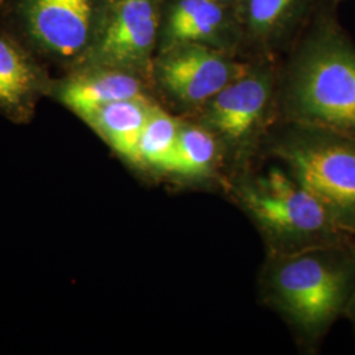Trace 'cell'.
Masks as SVG:
<instances>
[{"label": "cell", "mask_w": 355, "mask_h": 355, "mask_svg": "<svg viewBox=\"0 0 355 355\" xmlns=\"http://www.w3.org/2000/svg\"><path fill=\"white\" fill-rule=\"evenodd\" d=\"M355 286V245L306 248L277 267L272 287L283 308L318 337L345 312Z\"/></svg>", "instance_id": "obj_1"}, {"label": "cell", "mask_w": 355, "mask_h": 355, "mask_svg": "<svg viewBox=\"0 0 355 355\" xmlns=\"http://www.w3.org/2000/svg\"><path fill=\"white\" fill-rule=\"evenodd\" d=\"M292 105L306 127L355 139V49L328 31L297 66Z\"/></svg>", "instance_id": "obj_2"}, {"label": "cell", "mask_w": 355, "mask_h": 355, "mask_svg": "<svg viewBox=\"0 0 355 355\" xmlns=\"http://www.w3.org/2000/svg\"><path fill=\"white\" fill-rule=\"evenodd\" d=\"M242 200L265 228L295 237L306 248L355 245L354 233L345 228L316 195L278 168L245 187Z\"/></svg>", "instance_id": "obj_3"}, {"label": "cell", "mask_w": 355, "mask_h": 355, "mask_svg": "<svg viewBox=\"0 0 355 355\" xmlns=\"http://www.w3.org/2000/svg\"><path fill=\"white\" fill-rule=\"evenodd\" d=\"M278 153L292 177L316 195L345 228L355 234V139L308 127Z\"/></svg>", "instance_id": "obj_4"}, {"label": "cell", "mask_w": 355, "mask_h": 355, "mask_svg": "<svg viewBox=\"0 0 355 355\" xmlns=\"http://www.w3.org/2000/svg\"><path fill=\"white\" fill-rule=\"evenodd\" d=\"M157 29V0H110L94 42L79 66H105L135 73L149 62Z\"/></svg>", "instance_id": "obj_5"}, {"label": "cell", "mask_w": 355, "mask_h": 355, "mask_svg": "<svg viewBox=\"0 0 355 355\" xmlns=\"http://www.w3.org/2000/svg\"><path fill=\"white\" fill-rule=\"evenodd\" d=\"M21 16L40 49L80 64L98 31V0H24Z\"/></svg>", "instance_id": "obj_6"}, {"label": "cell", "mask_w": 355, "mask_h": 355, "mask_svg": "<svg viewBox=\"0 0 355 355\" xmlns=\"http://www.w3.org/2000/svg\"><path fill=\"white\" fill-rule=\"evenodd\" d=\"M245 74L241 64L196 42L178 44L157 64V76L164 89L186 104L209 102Z\"/></svg>", "instance_id": "obj_7"}, {"label": "cell", "mask_w": 355, "mask_h": 355, "mask_svg": "<svg viewBox=\"0 0 355 355\" xmlns=\"http://www.w3.org/2000/svg\"><path fill=\"white\" fill-rule=\"evenodd\" d=\"M55 94L82 120L111 103L145 96L133 71L105 66H79L57 86Z\"/></svg>", "instance_id": "obj_8"}, {"label": "cell", "mask_w": 355, "mask_h": 355, "mask_svg": "<svg viewBox=\"0 0 355 355\" xmlns=\"http://www.w3.org/2000/svg\"><path fill=\"white\" fill-rule=\"evenodd\" d=\"M268 96L270 85L265 76L245 74L208 102V123L229 140H241L261 119Z\"/></svg>", "instance_id": "obj_9"}, {"label": "cell", "mask_w": 355, "mask_h": 355, "mask_svg": "<svg viewBox=\"0 0 355 355\" xmlns=\"http://www.w3.org/2000/svg\"><path fill=\"white\" fill-rule=\"evenodd\" d=\"M154 104L145 96L111 103L89 114L85 121L114 152L133 164H140L139 145Z\"/></svg>", "instance_id": "obj_10"}, {"label": "cell", "mask_w": 355, "mask_h": 355, "mask_svg": "<svg viewBox=\"0 0 355 355\" xmlns=\"http://www.w3.org/2000/svg\"><path fill=\"white\" fill-rule=\"evenodd\" d=\"M45 86L37 64L12 41L0 37V110L26 119Z\"/></svg>", "instance_id": "obj_11"}, {"label": "cell", "mask_w": 355, "mask_h": 355, "mask_svg": "<svg viewBox=\"0 0 355 355\" xmlns=\"http://www.w3.org/2000/svg\"><path fill=\"white\" fill-rule=\"evenodd\" d=\"M224 21L215 0H179L170 13L166 35L175 44L199 42L212 37Z\"/></svg>", "instance_id": "obj_12"}, {"label": "cell", "mask_w": 355, "mask_h": 355, "mask_svg": "<svg viewBox=\"0 0 355 355\" xmlns=\"http://www.w3.org/2000/svg\"><path fill=\"white\" fill-rule=\"evenodd\" d=\"M180 124L158 107H153L139 145L140 164L168 171L177 148Z\"/></svg>", "instance_id": "obj_13"}, {"label": "cell", "mask_w": 355, "mask_h": 355, "mask_svg": "<svg viewBox=\"0 0 355 355\" xmlns=\"http://www.w3.org/2000/svg\"><path fill=\"white\" fill-rule=\"evenodd\" d=\"M216 153L217 145L211 132L195 125H180L168 171L182 175H200L212 166Z\"/></svg>", "instance_id": "obj_14"}, {"label": "cell", "mask_w": 355, "mask_h": 355, "mask_svg": "<svg viewBox=\"0 0 355 355\" xmlns=\"http://www.w3.org/2000/svg\"><path fill=\"white\" fill-rule=\"evenodd\" d=\"M291 3L292 0H249V21L254 29L266 32L278 24V21L290 8Z\"/></svg>", "instance_id": "obj_15"}, {"label": "cell", "mask_w": 355, "mask_h": 355, "mask_svg": "<svg viewBox=\"0 0 355 355\" xmlns=\"http://www.w3.org/2000/svg\"><path fill=\"white\" fill-rule=\"evenodd\" d=\"M345 313H346L347 318L352 320L355 330V286L354 288H353V291H352L350 297H349V302H347V304H346V308H345Z\"/></svg>", "instance_id": "obj_16"}, {"label": "cell", "mask_w": 355, "mask_h": 355, "mask_svg": "<svg viewBox=\"0 0 355 355\" xmlns=\"http://www.w3.org/2000/svg\"><path fill=\"white\" fill-rule=\"evenodd\" d=\"M215 1H218V0H215Z\"/></svg>", "instance_id": "obj_17"}]
</instances>
